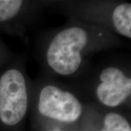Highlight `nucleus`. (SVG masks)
Segmentation results:
<instances>
[{
    "label": "nucleus",
    "mask_w": 131,
    "mask_h": 131,
    "mask_svg": "<svg viewBox=\"0 0 131 131\" xmlns=\"http://www.w3.org/2000/svg\"><path fill=\"white\" fill-rule=\"evenodd\" d=\"M88 34L80 27H71L58 33L47 52L49 66L58 74L74 73L82 62L81 51L88 43Z\"/></svg>",
    "instance_id": "obj_1"
},
{
    "label": "nucleus",
    "mask_w": 131,
    "mask_h": 131,
    "mask_svg": "<svg viewBox=\"0 0 131 131\" xmlns=\"http://www.w3.org/2000/svg\"><path fill=\"white\" fill-rule=\"evenodd\" d=\"M28 107V94L24 75L11 69L0 77V121L8 126L18 124Z\"/></svg>",
    "instance_id": "obj_2"
},
{
    "label": "nucleus",
    "mask_w": 131,
    "mask_h": 131,
    "mask_svg": "<svg viewBox=\"0 0 131 131\" xmlns=\"http://www.w3.org/2000/svg\"><path fill=\"white\" fill-rule=\"evenodd\" d=\"M38 109L45 117L67 123L77 121L82 110V104L75 95L53 85L42 88Z\"/></svg>",
    "instance_id": "obj_3"
},
{
    "label": "nucleus",
    "mask_w": 131,
    "mask_h": 131,
    "mask_svg": "<svg viewBox=\"0 0 131 131\" xmlns=\"http://www.w3.org/2000/svg\"><path fill=\"white\" fill-rule=\"evenodd\" d=\"M101 83L97 96L101 103L110 107L122 103L131 94V79L116 67H108L100 75Z\"/></svg>",
    "instance_id": "obj_4"
},
{
    "label": "nucleus",
    "mask_w": 131,
    "mask_h": 131,
    "mask_svg": "<svg viewBox=\"0 0 131 131\" xmlns=\"http://www.w3.org/2000/svg\"><path fill=\"white\" fill-rule=\"evenodd\" d=\"M112 20L117 32L128 38L131 37V5L123 3L114 9Z\"/></svg>",
    "instance_id": "obj_5"
},
{
    "label": "nucleus",
    "mask_w": 131,
    "mask_h": 131,
    "mask_svg": "<svg viewBox=\"0 0 131 131\" xmlns=\"http://www.w3.org/2000/svg\"><path fill=\"white\" fill-rule=\"evenodd\" d=\"M101 131H131L129 122L121 114L108 113L103 120V128Z\"/></svg>",
    "instance_id": "obj_6"
},
{
    "label": "nucleus",
    "mask_w": 131,
    "mask_h": 131,
    "mask_svg": "<svg viewBox=\"0 0 131 131\" xmlns=\"http://www.w3.org/2000/svg\"><path fill=\"white\" fill-rule=\"evenodd\" d=\"M20 0H0V23L13 18L22 7Z\"/></svg>",
    "instance_id": "obj_7"
}]
</instances>
